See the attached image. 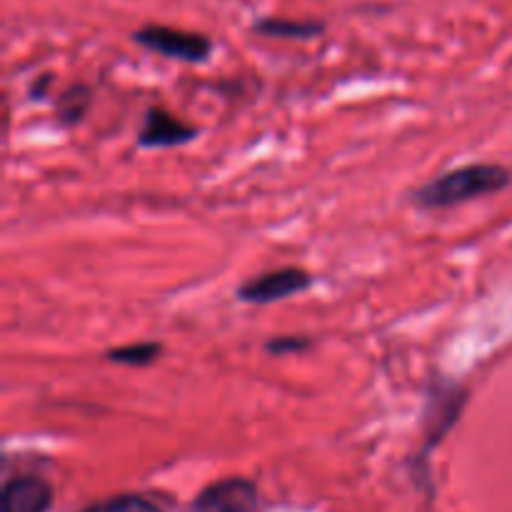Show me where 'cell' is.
Segmentation results:
<instances>
[{
  "label": "cell",
  "instance_id": "6da1fadb",
  "mask_svg": "<svg viewBox=\"0 0 512 512\" xmlns=\"http://www.w3.org/2000/svg\"><path fill=\"white\" fill-rule=\"evenodd\" d=\"M510 185V170L495 163H473L438 175L413 193L415 205L425 210H445L470 200L495 195Z\"/></svg>",
  "mask_w": 512,
  "mask_h": 512
},
{
  "label": "cell",
  "instance_id": "7a4b0ae2",
  "mask_svg": "<svg viewBox=\"0 0 512 512\" xmlns=\"http://www.w3.org/2000/svg\"><path fill=\"white\" fill-rule=\"evenodd\" d=\"M133 40L163 58L180 60V63H205L213 53V40L208 35L170 28V25H145L135 30Z\"/></svg>",
  "mask_w": 512,
  "mask_h": 512
},
{
  "label": "cell",
  "instance_id": "3957f363",
  "mask_svg": "<svg viewBox=\"0 0 512 512\" xmlns=\"http://www.w3.org/2000/svg\"><path fill=\"white\" fill-rule=\"evenodd\" d=\"M310 285H313V278H310L308 270L278 268L245 280L238 288V298L250 305H270L278 303V300L293 298L298 293H305Z\"/></svg>",
  "mask_w": 512,
  "mask_h": 512
},
{
  "label": "cell",
  "instance_id": "277c9868",
  "mask_svg": "<svg viewBox=\"0 0 512 512\" xmlns=\"http://www.w3.org/2000/svg\"><path fill=\"white\" fill-rule=\"evenodd\" d=\"M198 138V128L175 118L163 108H150L138 130V145L148 150H165L188 145Z\"/></svg>",
  "mask_w": 512,
  "mask_h": 512
},
{
  "label": "cell",
  "instance_id": "5b68a950",
  "mask_svg": "<svg viewBox=\"0 0 512 512\" xmlns=\"http://www.w3.org/2000/svg\"><path fill=\"white\" fill-rule=\"evenodd\" d=\"M258 490L250 480L228 478L210 485L195 500V512H255Z\"/></svg>",
  "mask_w": 512,
  "mask_h": 512
},
{
  "label": "cell",
  "instance_id": "8992f818",
  "mask_svg": "<svg viewBox=\"0 0 512 512\" xmlns=\"http://www.w3.org/2000/svg\"><path fill=\"white\" fill-rule=\"evenodd\" d=\"M53 503V490L43 478H25L10 480L3 488L0 498V510L3 512H48Z\"/></svg>",
  "mask_w": 512,
  "mask_h": 512
},
{
  "label": "cell",
  "instance_id": "52a82bcc",
  "mask_svg": "<svg viewBox=\"0 0 512 512\" xmlns=\"http://www.w3.org/2000/svg\"><path fill=\"white\" fill-rule=\"evenodd\" d=\"M253 30L265 38H290V40H313L325 33L323 23L315 20H290V18H260Z\"/></svg>",
  "mask_w": 512,
  "mask_h": 512
},
{
  "label": "cell",
  "instance_id": "ba28073f",
  "mask_svg": "<svg viewBox=\"0 0 512 512\" xmlns=\"http://www.w3.org/2000/svg\"><path fill=\"white\" fill-rule=\"evenodd\" d=\"M163 353V345L155 343V340H143V343H130L120 345V348L108 350L105 358L115 365H130V368H148Z\"/></svg>",
  "mask_w": 512,
  "mask_h": 512
},
{
  "label": "cell",
  "instance_id": "9c48e42d",
  "mask_svg": "<svg viewBox=\"0 0 512 512\" xmlns=\"http://www.w3.org/2000/svg\"><path fill=\"white\" fill-rule=\"evenodd\" d=\"M90 103H93V93L85 85H70L63 90L58 100V120L63 125H75L83 120V115L88 113Z\"/></svg>",
  "mask_w": 512,
  "mask_h": 512
},
{
  "label": "cell",
  "instance_id": "30bf717a",
  "mask_svg": "<svg viewBox=\"0 0 512 512\" xmlns=\"http://www.w3.org/2000/svg\"><path fill=\"white\" fill-rule=\"evenodd\" d=\"M85 512H160L150 500L140 498V495H118V498L103 500L95 503L93 508Z\"/></svg>",
  "mask_w": 512,
  "mask_h": 512
},
{
  "label": "cell",
  "instance_id": "8fae6325",
  "mask_svg": "<svg viewBox=\"0 0 512 512\" xmlns=\"http://www.w3.org/2000/svg\"><path fill=\"white\" fill-rule=\"evenodd\" d=\"M310 345H313V340L300 338V335H280V338L270 340L265 348H268V353L273 355H293V353H303V350H308Z\"/></svg>",
  "mask_w": 512,
  "mask_h": 512
},
{
  "label": "cell",
  "instance_id": "7c38bea8",
  "mask_svg": "<svg viewBox=\"0 0 512 512\" xmlns=\"http://www.w3.org/2000/svg\"><path fill=\"white\" fill-rule=\"evenodd\" d=\"M50 83H53V78H50V75H43V80H38V83H35L33 88H30V95H33V98H43L45 90H48Z\"/></svg>",
  "mask_w": 512,
  "mask_h": 512
}]
</instances>
